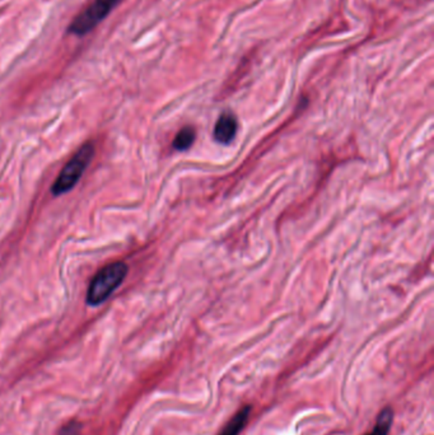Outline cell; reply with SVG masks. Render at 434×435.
Returning <instances> with one entry per match:
<instances>
[{
  "mask_svg": "<svg viewBox=\"0 0 434 435\" xmlns=\"http://www.w3.org/2000/svg\"><path fill=\"white\" fill-rule=\"evenodd\" d=\"M392 419H394V412H392L391 407H386V409L382 410L381 414L378 415V419H377L376 428L367 435H387L389 428H391V424H392Z\"/></svg>",
  "mask_w": 434,
  "mask_h": 435,
  "instance_id": "obj_6",
  "label": "cell"
},
{
  "mask_svg": "<svg viewBox=\"0 0 434 435\" xmlns=\"http://www.w3.org/2000/svg\"><path fill=\"white\" fill-rule=\"evenodd\" d=\"M238 122L235 116L230 112H224L219 116L216 128H214V138L221 144H230L236 136Z\"/></svg>",
  "mask_w": 434,
  "mask_h": 435,
  "instance_id": "obj_4",
  "label": "cell"
},
{
  "mask_svg": "<svg viewBox=\"0 0 434 435\" xmlns=\"http://www.w3.org/2000/svg\"><path fill=\"white\" fill-rule=\"evenodd\" d=\"M128 265L122 261L109 263L97 273L92 279L87 292V303L90 306H100L107 301L110 295L122 285L128 275Z\"/></svg>",
  "mask_w": 434,
  "mask_h": 435,
  "instance_id": "obj_1",
  "label": "cell"
},
{
  "mask_svg": "<svg viewBox=\"0 0 434 435\" xmlns=\"http://www.w3.org/2000/svg\"><path fill=\"white\" fill-rule=\"evenodd\" d=\"M81 433V424L77 422H71L60 429L58 435H79Z\"/></svg>",
  "mask_w": 434,
  "mask_h": 435,
  "instance_id": "obj_8",
  "label": "cell"
},
{
  "mask_svg": "<svg viewBox=\"0 0 434 435\" xmlns=\"http://www.w3.org/2000/svg\"><path fill=\"white\" fill-rule=\"evenodd\" d=\"M93 154L95 147L92 143H86L78 149L73 158L65 165L61 172L59 173L58 179H55L54 185L52 186V192L55 196L64 195L76 187L90 160H93Z\"/></svg>",
  "mask_w": 434,
  "mask_h": 435,
  "instance_id": "obj_2",
  "label": "cell"
},
{
  "mask_svg": "<svg viewBox=\"0 0 434 435\" xmlns=\"http://www.w3.org/2000/svg\"><path fill=\"white\" fill-rule=\"evenodd\" d=\"M195 130L192 128H184L182 130H180L175 141H173V148L176 150H186L189 148L192 147V143L195 141Z\"/></svg>",
  "mask_w": 434,
  "mask_h": 435,
  "instance_id": "obj_7",
  "label": "cell"
},
{
  "mask_svg": "<svg viewBox=\"0 0 434 435\" xmlns=\"http://www.w3.org/2000/svg\"><path fill=\"white\" fill-rule=\"evenodd\" d=\"M250 412H251V406H245L242 409L237 412L236 415L230 419V422H227V425L224 427L223 430L218 435H238L245 425L249 422Z\"/></svg>",
  "mask_w": 434,
  "mask_h": 435,
  "instance_id": "obj_5",
  "label": "cell"
},
{
  "mask_svg": "<svg viewBox=\"0 0 434 435\" xmlns=\"http://www.w3.org/2000/svg\"><path fill=\"white\" fill-rule=\"evenodd\" d=\"M120 3V0H95L90 7L79 14L73 20L69 31L78 36L90 32L97 25H100L114 8Z\"/></svg>",
  "mask_w": 434,
  "mask_h": 435,
  "instance_id": "obj_3",
  "label": "cell"
}]
</instances>
